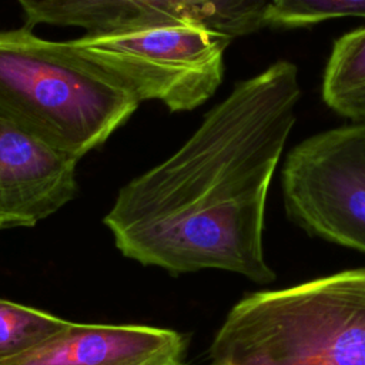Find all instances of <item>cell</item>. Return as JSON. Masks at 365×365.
Here are the masks:
<instances>
[{
	"instance_id": "obj_3",
	"label": "cell",
	"mask_w": 365,
	"mask_h": 365,
	"mask_svg": "<svg viewBox=\"0 0 365 365\" xmlns=\"http://www.w3.org/2000/svg\"><path fill=\"white\" fill-rule=\"evenodd\" d=\"M140 101L70 51L66 41L30 26L0 31V115L53 147L83 157L101 145Z\"/></svg>"
},
{
	"instance_id": "obj_12",
	"label": "cell",
	"mask_w": 365,
	"mask_h": 365,
	"mask_svg": "<svg viewBox=\"0 0 365 365\" xmlns=\"http://www.w3.org/2000/svg\"><path fill=\"white\" fill-rule=\"evenodd\" d=\"M157 365H188L184 362L182 356L181 358H174V359H168V361H164V362H160Z\"/></svg>"
},
{
	"instance_id": "obj_11",
	"label": "cell",
	"mask_w": 365,
	"mask_h": 365,
	"mask_svg": "<svg viewBox=\"0 0 365 365\" xmlns=\"http://www.w3.org/2000/svg\"><path fill=\"white\" fill-rule=\"evenodd\" d=\"M339 17L365 19V0H271L265 24L302 27Z\"/></svg>"
},
{
	"instance_id": "obj_5",
	"label": "cell",
	"mask_w": 365,
	"mask_h": 365,
	"mask_svg": "<svg viewBox=\"0 0 365 365\" xmlns=\"http://www.w3.org/2000/svg\"><path fill=\"white\" fill-rule=\"evenodd\" d=\"M288 218L308 234L365 252V123L317 133L287 155Z\"/></svg>"
},
{
	"instance_id": "obj_10",
	"label": "cell",
	"mask_w": 365,
	"mask_h": 365,
	"mask_svg": "<svg viewBox=\"0 0 365 365\" xmlns=\"http://www.w3.org/2000/svg\"><path fill=\"white\" fill-rule=\"evenodd\" d=\"M70 324L50 312L0 299V364L34 349Z\"/></svg>"
},
{
	"instance_id": "obj_1",
	"label": "cell",
	"mask_w": 365,
	"mask_h": 365,
	"mask_svg": "<svg viewBox=\"0 0 365 365\" xmlns=\"http://www.w3.org/2000/svg\"><path fill=\"white\" fill-rule=\"evenodd\" d=\"M298 68L242 80L167 160L127 182L104 217L118 251L173 275L222 269L268 284V190L297 123Z\"/></svg>"
},
{
	"instance_id": "obj_9",
	"label": "cell",
	"mask_w": 365,
	"mask_h": 365,
	"mask_svg": "<svg viewBox=\"0 0 365 365\" xmlns=\"http://www.w3.org/2000/svg\"><path fill=\"white\" fill-rule=\"evenodd\" d=\"M321 94L336 114L354 123H365V27L345 33L334 41Z\"/></svg>"
},
{
	"instance_id": "obj_2",
	"label": "cell",
	"mask_w": 365,
	"mask_h": 365,
	"mask_svg": "<svg viewBox=\"0 0 365 365\" xmlns=\"http://www.w3.org/2000/svg\"><path fill=\"white\" fill-rule=\"evenodd\" d=\"M212 365H365V268L240 299L217 331Z\"/></svg>"
},
{
	"instance_id": "obj_4",
	"label": "cell",
	"mask_w": 365,
	"mask_h": 365,
	"mask_svg": "<svg viewBox=\"0 0 365 365\" xmlns=\"http://www.w3.org/2000/svg\"><path fill=\"white\" fill-rule=\"evenodd\" d=\"M230 41L200 24L158 23L87 33L66 44L138 101L157 100L170 111H190L221 84Z\"/></svg>"
},
{
	"instance_id": "obj_8",
	"label": "cell",
	"mask_w": 365,
	"mask_h": 365,
	"mask_svg": "<svg viewBox=\"0 0 365 365\" xmlns=\"http://www.w3.org/2000/svg\"><path fill=\"white\" fill-rule=\"evenodd\" d=\"M182 334L148 325L71 324L34 349L0 365H157L181 358Z\"/></svg>"
},
{
	"instance_id": "obj_6",
	"label": "cell",
	"mask_w": 365,
	"mask_h": 365,
	"mask_svg": "<svg viewBox=\"0 0 365 365\" xmlns=\"http://www.w3.org/2000/svg\"><path fill=\"white\" fill-rule=\"evenodd\" d=\"M27 26L54 24L87 33L127 26L194 23L230 40L265 27L271 0H17Z\"/></svg>"
},
{
	"instance_id": "obj_7",
	"label": "cell",
	"mask_w": 365,
	"mask_h": 365,
	"mask_svg": "<svg viewBox=\"0 0 365 365\" xmlns=\"http://www.w3.org/2000/svg\"><path fill=\"white\" fill-rule=\"evenodd\" d=\"M77 161L0 115V232L34 227L71 201Z\"/></svg>"
}]
</instances>
